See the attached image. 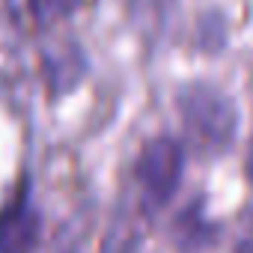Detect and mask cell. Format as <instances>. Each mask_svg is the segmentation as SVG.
I'll list each match as a JSON object with an SVG mask.
<instances>
[{"mask_svg":"<svg viewBox=\"0 0 253 253\" xmlns=\"http://www.w3.org/2000/svg\"><path fill=\"white\" fill-rule=\"evenodd\" d=\"M179 113L197 149H220L229 143L235 128V107L211 84H188L179 92Z\"/></svg>","mask_w":253,"mask_h":253,"instance_id":"obj_1","label":"cell"},{"mask_svg":"<svg viewBox=\"0 0 253 253\" xmlns=\"http://www.w3.org/2000/svg\"><path fill=\"white\" fill-rule=\"evenodd\" d=\"M182 161H185L182 146L170 137H155L143 146L137 158V182L152 206H161L173 194L182 176Z\"/></svg>","mask_w":253,"mask_h":253,"instance_id":"obj_2","label":"cell"},{"mask_svg":"<svg viewBox=\"0 0 253 253\" xmlns=\"http://www.w3.org/2000/svg\"><path fill=\"white\" fill-rule=\"evenodd\" d=\"M36 238V217L21 197L0 214V253H30Z\"/></svg>","mask_w":253,"mask_h":253,"instance_id":"obj_3","label":"cell"},{"mask_svg":"<svg viewBox=\"0 0 253 253\" xmlns=\"http://www.w3.org/2000/svg\"><path fill=\"white\" fill-rule=\"evenodd\" d=\"M84 0H27V9L33 15V21L39 24H54V21H63L69 18Z\"/></svg>","mask_w":253,"mask_h":253,"instance_id":"obj_4","label":"cell"},{"mask_svg":"<svg viewBox=\"0 0 253 253\" xmlns=\"http://www.w3.org/2000/svg\"><path fill=\"white\" fill-rule=\"evenodd\" d=\"M247 173L253 176V149H250V161H247Z\"/></svg>","mask_w":253,"mask_h":253,"instance_id":"obj_5","label":"cell"}]
</instances>
